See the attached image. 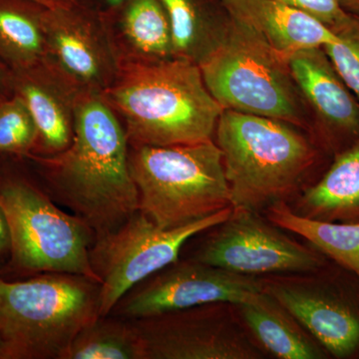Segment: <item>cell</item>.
Here are the masks:
<instances>
[{"label":"cell","instance_id":"cell-1","mask_svg":"<svg viewBox=\"0 0 359 359\" xmlns=\"http://www.w3.org/2000/svg\"><path fill=\"white\" fill-rule=\"evenodd\" d=\"M128 155L124 127L103 94L80 93L69 147L36 161L56 200L88 224L96 238L139 211Z\"/></svg>","mask_w":359,"mask_h":359},{"label":"cell","instance_id":"cell-2","mask_svg":"<svg viewBox=\"0 0 359 359\" xmlns=\"http://www.w3.org/2000/svg\"><path fill=\"white\" fill-rule=\"evenodd\" d=\"M103 96L121 121L129 146L212 140L224 111L199 65L182 58L124 63Z\"/></svg>","mask_w":359,"mask_h":359},{"label":"cell","instance_id":"cell-3","mask_svg":"<svg viewBox=\"0 0 359 359\" xmlns=\"http://www.w3.org/2000/svg\"><path fill=\"white\" fill-rule=\"evenodd\" d=\"M214 137L235 209L259 212L285 202L318 155L289 123L238 111H223Z\"/></svg>","mask_w":359,"mask_h":359},{"label":"cell","instance_id":"cell-4","mask_svg":"<svg viewBox=\"0 0 359 359\" xmlns=\"http://www.w3.org/2000/svg\"><path fill=\"white\" fill-rule=\"evenodd\" d=\"M100 283L44 273L0 280V358L63 359L80 332L100 318Z\"/></svg>","mask_w":359,"mask_h":359},{"label":"cell","instance_id":"cell-5","mask_svg":"<svg viewBox=\"0 0 359 359\" xmlns=\"http://www.w3.org/2000/svg\"><path fill=\"white\" fill-rule=\"evenodd\" d=\"M139 211L176 229L231 207L223 155L214 140L185 145L129 146Z\"/></svg>","mask_w":359,"mask_h":359},{"label":"cell","instance_id":"cell-6","mask_svg":"<svg viewBox=\"0 0 359 359\" xmlns=\"http://www.w3.org/2000/svg\"><path fill=\"white\" fill-rule=\"evenodd\" d=\"M208 90L224 110L304 126V108L287 58L257 33L230 20L199 63Z\"/></svg>","mask_w":359,"mask_h":359},{"label":"cell","instance_id":"cell-7","mask_svg":"<svg viewBox=\"0 0 359 359\" xmlns=\"http://www.w3.org/2000/svg\"><path fill=\"white\" fill-rule=\"evenodd\" d=\"M0 208L8 223L18 268L32 273H72L100 283L90 262L95 233L82 219L20 180L0 186Z\"/></svg>","mask_w":359,"mask_h":359},{"label":"cell","instance_id":"cell-8","mask_svg":"<svg viewBox=\"0 0 359 359\" xmlns=\"http://www.w3.org/2000/svg\"><path fill=\"white\" fill-rule=\"evenodd\" d=\"M231 210L176 229L160 228L138 211L115 230L96 237L90 262L101 283L99 316H109L134 285L178 261L187 241L221 224Z\"/></svg>","mask_w":359,"mask_h":359},{"label":"cell","instance_id":"cell-9","mask_svg":"<svg viewBox=\"0 0 359 359\" xmlns=\"http://www.w3.org/2000/svg\"><path fill=\"white\" fill-rule=\"evenodd\" d=\"M235 304H211L130 320L142 359H259L263 353L236 318Z\"/></svg>","mask_w":359,"mask_h":359},{"label":"cell","instance_id":"cell-10","mask_svg":"<svg viewBox=\"0 0 359 359\" xmlns=\"http://www.w3.org/2000/svg\"><path fill=\"white\" fill-rule=\"evenodd\" d=\"M212 229L196 261L250 276L313 273L325 266L323 254L287 237L259 212L233 208Z\"/></svg>","mask_w":359,"mask_h":359},{"label":"cell","instance_id":"cell-11","mask_svg":"<svg viewBox=\"0 0 359 359\" xmlns=\"http://www.w3.org/2000/svg\"><path fill=\"white\" fill-rule=\"evenodd\" d=\"M263 290V280L256 276L178 259L134 285L109 316L132 320L205 304H238Z\"/></svg>","mask_w":359,"mask_h":359},{"label":"cell","instance_id":"cell-12","mask_svg":"<svg viewBox=\"0 0 359 359\" xmlns=\"http://www.w3.org/2000/svg\"><path fill=\"white\" fill-rule=\"evenodd\" d=\"M44 60L79 93L103 94L120 68L103 13L72 6L44 9Z\"/></svg>","mask_w":359,"mask_h":359},{"label":"cell","instance_id":"cell-13","mask_svg":"<svg viewBox=\"0 0 359 359\" xmlns=\"http://www.w3.org/2000/svg\"><path fill=\"white\" fill-rule=\"evenodd\" d=\"M264 290L335 358L359 355V294L313 278H268Z\"/></svg>","mask_w":359,"mask_h":359},{"label":"cell","instance_id":"cell-14","mask_svg":"<svg viewBox=\"0 0 359 359\" xmlns=\"http://www.w3.org/2000/svg\"><path fill=\"white\" fill-rule=\"evenodd\" d=\"M299 93L316 113L323 141L335 155L359 139V101L337 74L323 47L287 57Z\"/></svg>","mask_w":359,"mask_h":359},{"label":"cell","instance_id":"cell-15","mask_svg":"<svg viewBox=\"0 0 359 359\" xmlns=\"http://www.w3.org/2000/svg\"><path fill=\"white\" fill-rule=\"evenodd\" d=\"M13 87L36 125L34 150L48 157L69 147L79 92L45 60L27 69L13 71Z\"/></svg>","mask_w":359,"mask_h":359},{"label":"cell","instance_id":"cell-16","mask_svg":"<svg viewBox=\"0 0 359 359\" xmlns=\"http://www.w3.org/2000/svg\"><path fill=\"white\" fill-rule=\"evenodd\" d=\"M222 4L231 20L257 33L285 58L335 39L334 32L320 21L280 0H222Z\"/></svg>","mask_w":359,"mask_h":359},{"label":"cell","instance_id":"cell-17","mask_svg":"<svg viewBox=\"0 0 359 359\" xmlns=\"http://www.w3.org/2000/svg\"><path fill=\"white\" fill-rule=\"evenodd\" d=\"M103 14L120 65L174 58L171 28L160 0H125Z\"/></svg>","mask_w":359,"mask_h":359},{"label":"cell","instance_id":"cell-18","mask_svg":"<svg viewBox=\"0 0 359 359\" xmlns=\"http://www.w3.org/2000/svg\"><path fill=\"white\" fill-rule=\"evenodd\" d=\"M235 308L250 337L271 355L280 359L328 358L327 351L266 290Z\"/></svg>","mask_w":359,"mask_h":359},{"label":"cell","instance_id":"cell-19","mask_svg":"<svg viewBox=\"0 0 359 359\" xmlns=\"http://www.w3.org/2000/svg\"><path fill=\"white\" fill-rule=\"evenodd\" d=\"M306 218L339 223H359V139L335 155L320 181L299 201Z\"/></svg>","mask_w":359,"mask_h":359},{"label":"cell","instance_id":"cell-20","mask_svg":"<svg viewBox=\"0 0 359 359\" xmlns=\"http://www.w3.org/2000/svg\"><path fill=\"white\" fill-rule=\"evenodd\" d=\"M269 221L301 236L325 257L359 280V223L318 221L292 211L285 202L266 209Z\"/></svg>","mask_w":359,"mask_h":359},{"label":"cell","instance_id":"cell-21","mask_svg":"<svg viewBox=\"0 0 359 359\" xmlns=\"http://www.w3.org/2000/svg\"><path fill=\"white\" fill-rule=\"evenodd\" d=\"M44 7L28 0L0 4V57L13 71L45 59Z\"/></svg>","mask_w":359,"mask_h":359},{"label":"cell","instance_id":"cell-22","mask_svg":"<svg viewBox=\"0 0 359 359\" xmlns=\"http://www.w3.org/2000/svg\"><path fill=\"white\" fill-rule=\"evenodd\" d=\"M63 359H142L140 341L131 321L100 316L75 337Z\"/></svg>","mask_w":359,"mask_h":359},{"label":"cell","instance_id":"cell-23","mask_svg":"<svg viewBox=\"0 0 359 359\" xmlns=\"http://www.w3.org/2000/svg\"><path fill=\"white\" fill-rule=\"evenodd\" d=\"M166 11L175 58L199 65L218 41L223 26L212 22L196 0H160Z\"/></svg>","mask_w":359,"mask_h":359},{"label":"cell","instance_id":"cell-24","mask_svg":"<svg viewBox=\"0 0 359 359\" xmlns=\"http://www.w3.org/2000/svg\"><path fill=\"white\" fill-rule=\"evenodd\" d=\"M37 128L29 110L13 94L0 103V152L27 154L34 150Z\"/></svg>","mask_w":359,"mask_h":359},{"label":"cell","instance_id":"cell-25","mask_svg":"<svg viewBox=\"0 0 359 359\" xmlns=\"http://www.w3.org/2000/svg\"><path fill=\"white\" fill-rule=\"evenodd\" d=\"M335 39L323 47L337 74L359 101V15L334 32Z\"/></svg>","mask_w":359,"mask_h":359},{"label":"cell","instance_id":"cell-26","mask_svg":"<svg viewBox=\"0 0 359 359\" xmlns=\"http://www.w3.org/2000/svg\"><path fill=\"white\" fill-rule=\"evenodd\" d=\"M302 13L313 16L332 32H337L353 18L344 0H280Z\"/></svg>","mask_w":359,"mask_h":359},{"label":"cell","instance_id":"cell-27","mask_svg":"<svg viewBox=\"0 0 359 359\" xmlns=\"http://www.w3.org/2000/svg\"><path fill=\"white\" fill-rule=\"evenodd\" d=\"M11 90L13 91V70L0 63V103L8 98Z\"/></svg>","mask_w":359,"mask_h":359},{"label":"cell","instance_id":"cell-28","mask_svg":"<svg viewBox=\"0 0 359 359\" xmlns=\"http://www.w3.org/2000/svg\"><path fill=\"white\" fill-rule=\"evenodd\" d=\"M11 249V233L4 211L0 208V252Z\"/></svg>","mask_w":359,"mask_h":359},{"label":"cell","instance_id":"cell-29","mask_svg":"<svg viewBox=\"0 0 359 359\" xmlns=\"http://www.w3.org/2000/svg\"><path fill=\"white\" fill-rule=\"evenodd\" d=\"M33 4L44 7L47 9L59 8V7H67L74 4L77 0H28Z\"/></svg>","mask_w":359,"mask_h":359},{"label":"cell","instance_id":"cell-30","mask_svg":"<svg viewBox=\"0 0 359 359\" xmlns=\"http://www.w3.org/2000/svg\"><path fill=\"white\" fill-rule=\"evenodd\" d=\"M344 6L349 13L359 15V0H344Z\"/></svg>","mask_w":359,"mask_h":359},{"label":"cell","instance_id":"cell-31","mask_svg":"<svg viewBox=\"0 0 359 359\" xmlns=\"http://www.w3.org/2000/svg\"><path fill=\"white\" fill-rule=\"evenodd\" d=\"M125 0H104L106 6H108V9L115 8V7L119 6Z\"/></svg>","mask_w":359,"mask_h":359},{"label":"cell","instance_id":"cell-32","mask_svg":"<svg viewBox=\"0 0 359 359\" xmlns=\"http://www.w3.org/2000/svg\"><path fill=\"white\" fill-rule=\"evenodd\" d=\"M0 346H1V339H0Z\"/></svg>","mask_w":359,"mask_h":359}]
</instances>
